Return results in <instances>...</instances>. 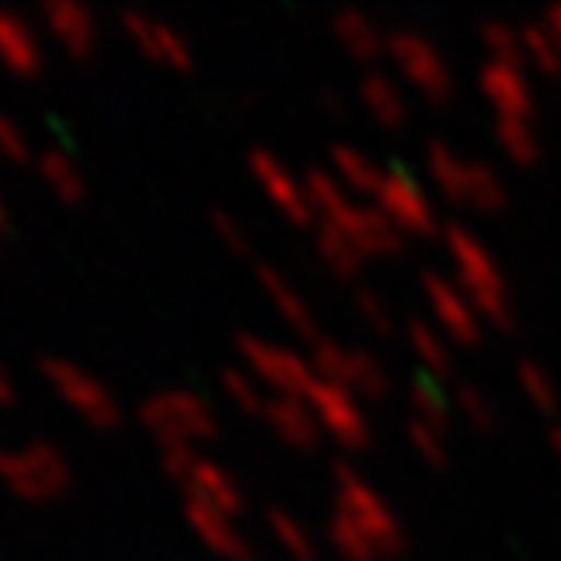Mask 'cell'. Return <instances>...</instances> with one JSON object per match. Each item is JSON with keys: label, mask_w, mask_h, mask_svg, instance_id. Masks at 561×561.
<instances>
[{"label": "cell", "mask_w": 561, "mask_h": 561, "mask_svg": "<svg viewBox=\"0 0 561 561\" xmlns=\"http://www.w3.org/2000/svg\"><path fill=\"white\" fill-rule=\"evenodd\" d=\"M480 94L495 110V117H526V122L535 117V87L526 67L488 59L480 70Z\"/></svg>", "instance_id": "cell-15"}, {"label": "cell", "mask_w": 561, "mask_h": 561, "mask_svg": "<svg viewBox=\"0 0 561 561\" xmlns=\"http://www.w3.org/2000/svg\"><path fill=\"white\" fill-rule=\"evenodd\" d=\"M0 67L12 70L16 79H35L44 70V44L35 27L20 12L0 9Z\"/></svg>", "instance_id": "cell-18"}, {"label": "cell", "mask_w": 561, "mask_h": 561, "mask_svg": "<svg viewBox=\"0 0 561 561\" xmlns=\"http://www.w3.org/2000/svg\"><path fill=\"white\" fill-rule=\"evenodd\" d=\"M210 230L219 234V242L227 245L230 254H238V257H250V238H245V230L238 227V219L230 215V210H210Z\"/></svg>", "instance_id": "cell-40"}, {"label": "cell", "mask_w": 561, "mask_h": 561, "mask_svg": "<svg viewBox=\"0 0 561 561\" xmlns=\"http://www.w3.org/2000/svg\"><path fill=\"white\" fill-rule=\"evenodd\" d=\"M312 370H316V378L343 386V390L355 398H375L378 402V398L390 394V375H386V367L375 355H367V351H359V347H343V343L320 340L312 347Z\"/></svg>", "instance_id": "cell-7"}, {"label": "cell", "mask_w": 561, "mask_h": 561, "mask_svg": "<svg viewBox=\"0 0 561 561\" xmlns=\"http://www.w3.org/2000/svg\"><path fill=\"white\" fill-rule=\"evenodd\" d=\"M453 405H456V413H460V417H465L476 433H495V430H500V410H495V402L483 394L480 386H472V382L456 386Z\"/></svg>", "instance_id": "cell-35"}, {"label": "cell", "mask_w": 561, "mask_h": 561, "mask_svg": "<svg viewBox=\"0 0 561 561\" xmlns=\"http://www.w3.org/2000/svg\"><path fill=\"white\" fill-rule=\"evenodd\" d=\"M238 355H242V367L250 370L270 394L305 398L308 386L316 382L312 363H305L297 351L280 347V343L257 340V335H238Z\"/></svg>", "instance_id": "cell-8"}, {"label": "cell", "mask_w": 561, "mask_h": 561, "mask_svg": "<svg viewBox=\"0 0 561 561\" xmlns=\"http://www.w3.org/2000/svg\"><path fill=\"white\" fill-rule=\"evenodd\" d=\"M305 402L312 405L316 421H320V430L332 433V437L340 440L343 448L359 453V448L370 445V421H367V413H363L359 398L347 394L343 386L316 378V382L308 386Z\"/></svg>", "instance_id": "cell-12"}, {"label": "cell", "mask_w": 561, "mask_h": 561, "mask_svg": "<svg viewBox=\"0 0 561 561\" xmlns=\"http://www.w3.org/2000/svg\"><path fill=\"white\" fill-rule=\"evenodd\" d=\"M405 437H410L413 453L425 460L430 468H445L448 465V437L437 430H430V425H421V421H405Z\"/></svg>", "instance_id": "cell-38"}, {"label": "cell", "mask_w": 561, "mask_h": 561, "mask_svg": "<svg viewBox=\"0 0 561 561\" xmlns=\"http://www.w3.org/2000/svg\"><path fill=\"white\" fill-rule=\"evenodd\" d=\"M495 140L503 145L515 164H535L542 157V145H538V133L535 125L526 122V117H495Z\"/></svg>", "instance_id": "cell-30"}, {"label": "cell", "mask_w": 561, "mask_h": 561, "mask_svg": "<svg viewBox=\"0 0 561 561\" xmlns=\"http://www.w3.org/2000/svg\"><path fill=\"white\" fill-rule=\"evenodd\" d=\"M160 465H164V472L184 488L187 503H199V507H210L230 518L245 511L242 483L222 465L207 460L199 448H160Z\"/></svg>", "instance_id": "cell-5"}, {"label": "cell", "mask_w": 561, "mask_h": 561, "mask_svg": "<svg viewBox=\"0 0 561 561\" xmlns=\"http://www.w3.org/2000/svg\"><path fill=\"white\" fill-rule=\"evenodd\" d=\"M472 164L476 160H465L460 152H453L445 140H430L425 149V168H430L433 184L440 187V195L465 207L468 203V184H472Z\"/></svg>", "instance_id": "cell-23"}, {"label": "cell", "mask_w": 561, "mask_h": 561, "mask_svg": "<svg viewBox=\"0 0 561 561\" xmlns=\"http://www.w3.org/2000/svg\"><path fill=\"white\" fill-rule=\"evenodd\" d=\"M421 293L430 300V312L437 320L440 335H448L453 343H465V347H476L483 335V320L476 316L472 300L460 293V285L440 273H421Z\"/></svg>", "instance_id": "cell-14"}, {"label": "cell", "mask_w": 561, "mask_h": 561, "mask_svg": "<svg viewBox=\"0 0 561 561\" xmlns=\"http://www.w3.org/2000/svg\"><path fill=\"white\" fill-rule=\"evenodd\" d=\"M480 39H483V47H488L491 59H495V62L526 67L523 35H518V27H511L507 20H483V24H480Z\"/></svg>", "instance_id": "cell-37"}, {"label": "cell", "mask_w": 561, "mask_h": 561, "mask_svg": "<svg viewBox=\"0 0 561 561\" xmlns=\"http://www.w3.org/2000/svg\"><path fill=\"white\" fill-rule=\"evenodd\" d=\"M257 280H262V289H265V297L273 300V308L289 320L293 332H300L305 340L320 343V324H316V316H312V308H308V300L289 285V277H285L277 265L262 262V265H257Z\"/></svg>", "instance_id": "cell-21"}, {"label": "cell", "mask_w": 561, "mask_h": 561, "mask_svg": "<svg viewBox=\"0 0 561 561\" xmlns=\"http://www.w3.org/2000/svg\"><path fill=\"white\" fill-rule=\"evenodd\" d=\"M320 222H324V227H332V230H340V234L347 238V242L355 245L363 257H390V254H398V250H402V242H405L402 230L386 219L375 203L367 207V203H355L351 195L335 210H328Z\"/></svg>", "instance_id": "cell-10"}, {"label": "cell", "mask_w": 561, "mask_h": 561, "mask_svg": "<svg viewBox=\"0 0 561 561\" xmlns=\"http://www.w3.org/2000/svg\"><path fill=\"white\" fill-rule=\"evenodd\" d=\"M359 98L370 114H375V122L382 125V129H402L405 117H410V110H405V94L398 90L394 79H386L382 70H367V75H363Z\"/></svg>", "instance_id": "cell-25"}, {"label": "cell", "mask_w": 561, "mask_h": 561, "mask_svg": "<svg viewBox=\"0 0 561 561\" xmlns=\"http://www.w3.org/2000/svg\"><path fill=\"white\" fill-rule=\"evenodd\" d=\"M332 168H335V180H340L351 195H370V199H375L386 180V172L375 164V157L351 149V145H332Z\"/></svg>", "instance_id": "cell-26"}, {"label": "cell", "mask_w": 561, "mask_h": 561, "mask_svg": "<svg viewBox=\"0 0 561 561\" xmlns=\"http://www.w3.org/2000/svg\"><path fill=\"white\" fill-rule=\"evenodd\" d=\"M245 164H250V175L257 180L265 199H270L293 227H312V222H320L316 219L312 203H308V195H305V184H300L289 168L280 164V157H273L270 149H250Z\"/></svg>", "instance_id": "cell-13"}, {"label": "cell", "mask_w": 561, "mask_h": 561, "mask_svg": "<svg viewBox=\"0 0 561 561\" xmlns=\"http://www.w3.org/2000/svg\"><path fill=\"white\" fill-rule=\"evenodd\" d=\"M440 242H445L448 257H453L456 285L472 300L476 316L483 324H495L503 332L515 328V305H511L507 280H503L500 262L491 257V250L465 227V222H448L440 230Z\"/></svg>", "instance_id": "cell-1"}, {"label": "cell", "mask_w": 561, "mask_h": 561, "mask_svg": "<svg viewBox=\"0 0 561 561\" xmlns=\"http://www.w3.org/2000/svg\"><path fill=\"white\" fill-rule=\"evenodd\" d=\"M137 421L160 440V448H199L219 437V417L210 402L195 390L168 386L137 405Z\"/></svg>", "instance_id": "cell-2"}, {"label": "cell", "mask_w": 561, "mask_h": 561, "mask_svg": "<svg viewBox=\"0 0 561 561\" xmlns=\"http://www.w3.org/2000/svg\"><path fill=\"white\" fill-rule=\"evenodd\" d=\"M265 421L270 430L277 433L289 448H300V453H312L324 437L320 421H316L312 405L305 398H289V394H270V405H265Z\"/></svg>", "instance_id": "cell-20"}, {"label": "cell", "mask_w": 561, "mask_h": 561, "mask_svg": "<svg viewBox=\"0 0 561 561\" xmlns=\"http://www.w3.org/2000/svg\"><path fill=\"white\" fill-rule=\"evenodd\" d=\"M0 483L24 503H51L70 488V460L51 440L0 448Z\"/></svg>", "instance_id": "cell-4"}, {"label": "cell", "mask_w": 561, "mask_h": 561, "mask_svg": "<svg viewBox=\"0 0 561 561\" xmlns=\"http://www.w3.org/2000/svg\"><path fill=\"white\" fill-rule=\"evenodd\" d=\"M332 480H335V515H343L351 526H359L363 535L375 542L382 561L405 553V530L394 511H390V503L351 465H332Z\"/></svg>", "instance_id": "cell-3"}, {"label": "cell", "mask_w": 561, "mask_h": 561, "mask_svg": "<svg viewBox=\"0 0 561 561\" xmlns=\"http://www.w3.org/2000/svg\"><path fill=\"white\" fill-rule=\"evenodd\" d=\"M546 437H550V453L558 456V465H561V425H550V433H546Z\"/></svg>", "instance_id": "cell-45"}, {"label": "cell", "mask_w": 561, "mask_h": 561, "mask_svg": "<svg viewBox=\"0 0 561 561\" xmlns=\"http://www.w3.org/2000/svg\"><path fill=\"white\" fill-rule=\"evenodd\" d=\"M332 32L343 44V51L355 55L359 62H375L378 55H386V35L367 12L359 9H343L332 16Z\"/></svg>", "instance_id": "cell-22"}, {"label": "cell", "mask_w": 561, "mask_h": 561, "mask_svg": "<svg viewBox=\"0 0 561 561\" xmlns=\"http://www.w3.org/2000/svg\"><path fill=\"white\" fill-rule=\"evenodd\" d=\"M355 308H359V316L367 320L370 332H378V335H394V316H390L386 300L378 297L375 289H359V293H355Z\"/></svg>", "instance_id": "cell-39"}, {"label": "cell", "mask_w": 561, "mask_h": 561, "mask_svg": "<svg viewBox=\"0 0 561 561\" xmlns=\"http://www.w3.org/2000/svg\"><path fill=\"white\" fill-rule=\"evenodd\" d=\"M222 390L227 398L238 405L242 413H254V417H265V405H270V390L257 382L245 367H227L222 370Z\"/></svg>", "instance_id": "cell-34"}, {"label": "cell", "mask_w": 561, "mask_h": 561, "mask_svg": "<svg viewBox=\"0 0 561 561\" xmlns=\"http://www.w3.org/2000/svg\"><path fill=\"white\" fill-rule=\"evenodd\" d=\"M405 340H410L413 355L421 359V367H425V375L430 378H448L453 375V351H448L445 335L437 332L433 324H425V320H410L405 324Z\"/></svg>", "instance_id": "cell-28"}, {"label": "cell", "mask_w": 561, "mask_h": 561, "mask_svg": "<svg viewBox=\"0 0 561 561\" xmlns=\"http://www.w3.org/2000/svg\"><path fill=\"white\" fill-rule=\"evenodd\" d=\"M328 542H332V550L340 553L343 561H382L375 542L363 535L359 526H351L347 518L335 515V511H332V518H328Z\"/></svg>", "instance_id": "cell-36"}, {"label": "cell", "mask_w": 561, "mask_h": 561, "mask_svg": "<svg viewBox=\"0 0 561 561\" xmlns=\"http://www.w3.org/2000/svg\"><path fill=\"white\" fill-rule=\"evenodd\" d=\"M9 227V210H4V199H0V230Z\"/></svg>", "instance_id": "cell-46"}, {"label": "cell", "mask_w": 561, "mask_h": 561, "mask_svg": "<svg viewBox=\"0 0 561 561\" xmlns=\"http://www.w3.org/2000/svg\"><path fill=\"white\" fill-rule=\"evenodd\" d=\"M375 207L382 210L386 219L394 222L405 238L410 234L430 238V234H437V230H445L437 222V210H433L425 187H421L405 168H390V172H386L382 187H378V195H375Z\"/></svg>", "instance_id": "cell-11"}, {"label": "cell", "mask_w": 561, "mask_h": 561, "mask_svg": "<svg viewBox=\"0 0 561 561\" xmlns=\"http://www.w3.org/2000/svg\"><path fill=\"white\" fill-rule=\"evenodd\" d=\"M320 98H324V105L332 110V114H347V102H340V98H335V90H324Z\"/></svg>", "instance_id": "cell-44"}, {"label": "cell", "mask_w": 561, "mask_h": 561, "mask_svg": "<svg viewBox=\"0 0 561 561\" xmlns=\"http://www.w3.org/2000/svg\"><path fill=\"white\" fill-rule=\"evenodd\" d=\"M0 157L9 164H32V145L9 114H0Z\"/></svg>", "instance_id": "cell-41"}, {"label": "cell", "mask_w": 561, "mask_h": 561, "mask_svg": "<svg viewBox=\"0 0 561 561\" xmlns=\"http://www.w3.org/2000/svg\"><path fill=\"white\" fill-rule=\"evenodd\" d=\"M265 526H270V535L277 538V546L289 553L293 561H320L316 542H312V530H305V523H300V518H293L289 511L270 507V511H265Z\"/></svg>", "instance_id": "cell-29"}, {"label": "cell", "mask_w": 561, "mask_h": 561, "mask_svg": "<svg viewBox=\"0 0 561 561\" xmlns=\"http://www.w3.org/2000/svg\"><path fill=\"white\" fill-rule=\"evenodd\" d=\"M39 375L94 430H114L117 421H122V405H117L114 390L98 375H90L87 367H79V363L59 359V355H44L39 359Z\"/></svg>", "instance_id": "cell-6"}, {"label": "cell", "mask_w": 561, "mask_h": 561, "mask_svg": "<svg viewBox=\"0 0 561 561\" xmlns=\"http://www.w3.org/2000/svg\"><path fill=\"white\" fill-rule=\"evenodd\" d=\"M316 254L324 257L328 270H335L340 277H359L363 262H367V257H363L359 250L340 234V230L324 227V222L316 227Z\"/></svg>", "instance_id": "cell-31"}, {"label": "cell", "mask_w": 561, "mask_h": 561, "mask_svg": "<svg viewBox=\"0 0 561 561\" xmlns=\"http://www.w3.org/2000/svg\"><path fill=\"white\" fill-rule=\"evenodd\" d=\"M386 55L402 70L405 79L421 90V94L430 98V102H440L445 105L453 98V70H448L445 55L417 32H390L386 35Z\"/></svg>", "instance_id": "cell-9"}, {"label": "cell", "mask_w": 561, "mask_h": 561, "mask_svg": "<svg viewBox=\"0 0 561 561\" xmlns=\"http://www.w3.org/2000/svg\"><path fill=\"white\" fill-rule=\"evenodd\" d=\"M405 402H410V417L421 421V425H430V430L445 433L448 437V421H453V402L445 398V390H440L437 378L430 375H417L410 382V390H405Z\"/></svg>", "instance_id": "cell-27"}, {"label": "cell", "mask_w": 561, "mask_h": 561, "mask_svg": "<svg viewBox=\"0 0 561 561\" xmlns=\"http://www.w3.org/2000/svg\"><path fill=\"white\" fill-rule=\"evenodd\" d=\"M39 16H44L47 35H51L55 44H59L70 59L82 62V59H90V55H94L98 20H94V12H90L87 4H79V0H47L44 9H39Z\"/></svg>", "instance_id": "cell-16"}, {"label": "cell", "mask_w": 561, "mask_h": 561, "mask_svg": "<svg viewBox=\"0 0 561 561\" xmlns=\"http://www.w3.org/2000/svg\"><path fill=\"white\" fill-rule=\"evenodd\" d=\"M542 24L550 27V32H553V39H558V47H561V4H553V9H546Z\"/></svg>", "instance_id": "cell-43"}, {"label": "cell", "mask_w": 561, "mask_h": 561, "mask_svg": "<svg viewBox=\"0 0 561 561\" xmlns=\"http://www.w3.org/2000/svg\"><path fill=\"white\" fill-rule=\"evenodd\" d=\"M515 375H518V390L526 394V402L535 405L538 413H558V382L550 378V370L542 367V363H535V359H518V367H515Z\"/></svg>", "instance_id": "cell-32"}, {"label": "cell", "mask_w": 561, "mask_h": 561, "mask_svg": "<svg viewBox=\"0 0 561 561\" xmlns=\"http://www.w3.org/2000/svg\"><path fill=\"white\" fill-rule=\"evenodd\" d=\"M122 27L140 51L149 55L152 62H164L172 70H192V47L175 27H168L164 20L149 16V12H122Z\"/></svg>", "instance_id": "cell-17"}, {"label": "cell", "mask_w": 561, "mask_h": 561, "mask_svg": "<svg viewBox=\"0 0 561 561\" xmlns=\"http://www.w3.org/2000/svg\"><path fill=\"white\" fill-rule=\"evenodd\" d=\"M184 518H187V526L195 530V538H199L207 550L219 553V558H227V561H257L254 546L245 542L242 530H238L230 515H219V511L199 507V503H184Z\"/></svg>", "instance_id": "cell-19"}, {"label": "cell", "mask_w": 561, "mask_h": 561, "mask_svg": "<svg viewBox=\"0 0 561 561\" xmlns=\"http://www.w3.org/2000/svg\"><path fill=\"white\" fill-rule=\"evenodd\" d=\"M16 402V382L4 367H0V405H12Z\"/></svg>", "instance_id": "cell-42"}, {"label": "cell", "mask_w": 561, "mask_h": 561, "mask_svg": "<svg viewBox=\"0 0 561 561\" xmlns=\"http://www.w3.org/2000/svg\"><path fill=\"white\" fill-rule=\"evenodd\" d=\"M35 172H39L47 192H51L59 203L87 199V175H82V168L75 164V160H70V152H62L51 145V149H44L39 157H35Z\"/></svg>", "instance_id": "cell-24"}, {"label": "cell", "mask_w": 561, "mask_h": 561, "mask_svg": "<svg viewBox=\"0 0 561 561\" xmlns=\"http://www.w3.org/2000/svg\"><path fill=\"white\" fill-rule=\"evenodd\" d=\"M523 35V55H526V67L535 62L542 75H561V47L553 39V32L542 24V20H530V24L518 27Z\"/></svg>", "instance_id": "cell-33"}]
</instances>
